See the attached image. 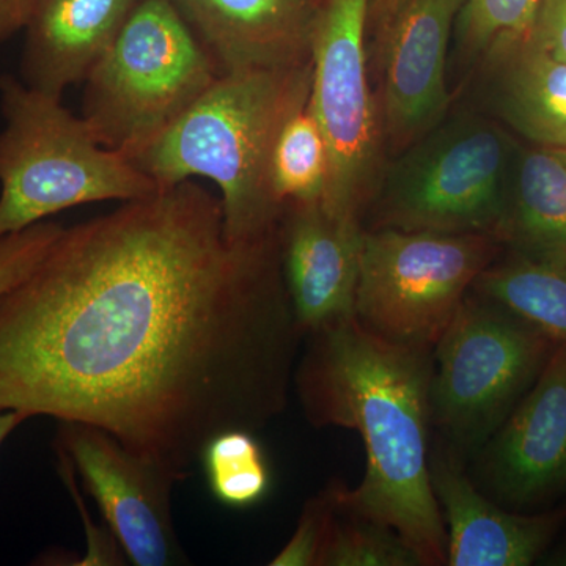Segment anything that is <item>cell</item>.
Returning <instances> with one entry per match:
<instances>
[{
  "instance_id": "1",
  "label": "cell",
  "mask_w": 566,
  "mask_h": 566,
  "mask_svg": "<svg viewBox=\"0 0 566 566\" xmlns=\"http://www.w3.org/2000/svg\"><path fill=\"white\" fill-rule=\"evenodd\" d=\"M304 334L279 232L234 244L197 182L63 229L0 297V409L102 428L188 474L281 416Z\"/></svg>"
},
{
  "instance_id": "13",
  "label": "cell",
  "mask_w": 566,
  "mask_h": 566,
  "mask_svg": "<svg viewBox=\"0 0 566 566\" xmlns=\"http://www.w3.org/2000/svg\"><path fill=\"white\" fill-rule=\"evenodd\" d=\"M465 0H401L379 39L385 129L395 144L427 136L449 109L447 51Z\"/></svg>"
},
{
  "instance_id": "16",
  "label": "cell",
  "mask_w": 566,
  "mask_h": 566,
  "mask_svg": "<svg viewBox=\"0 0 566 566\" xmlns=\"http://www.w3.org/2000/svg\"><path fill=\"white\" fill-rule=\"evenodd\" d=\"M140 0H35L25 25L20 80L62 96L84 82Z\"/></svg>"
},
{
  "instance_id": "2",
  "label": "cell",
  "mask_w": 566,
  "mask_h": 566,
  "mask_svg": "<svg viewBox=\"0 0 566 566\" xmlns=\"http://www.w3.org/2000/svg\"><path fill=\"white\" fill-rule=\"evenodd\" d=\"M305 338L294 370L305 417L315 427L357 431L364 442L363 482L342 485V504L395 528L423 566L446 565L430 475L433 349L389 340L356 315Z\"/></svg>"
},
{
  "instance_id": "29",
  "label": "cell",
  "mask_w": 566,
  "mask_h": 566,
  "mask_svg": "<svg viewBox=\"0 0 566 566\" xmlns=\"http://www.w3.org/2000/svg\"><path fill=\"white\" fill-rule=\"evenodd\" d=\"M29 417L20 411H11V409H0V446L6 442L18 427L28 422Z\"/></svg>"
},
{
  "instance_id": "4",
  "label": "cell",
  "mask_w": 566,
  "mask_h": 566,
  "mask_svg": "<svg viewBox=\"0 0 566 566\" xmlns=\"http://www.w3.org/2000/svg\"><path fill=\"white\" fill-rule=\"evenodd\" d=\"M0 238L96 202H133L161 191L126 156L103 147L62 96L0 76Z\"/></svg>"
},
{
  "instance_id": "21",
  "label": "cell",
  "mask_w": 566,
  "mask_h": 566,
  "mask_svg": "<svg viewBox=\"0 0 566 566\" xmlns=\"http://www.w3.org/2000/svg\"><path fill=\"white\" fill-rule=\"evenodd\" d=\"M329 177V147L311 98L286 120L275 142L271 180L279 203L322 200Z\"/></svg>"
},
{
  "instance_id": "3",
  "label": "cell",
  "mask_w": 566,
  "mask_h": 566,
  "mask_svg": "<svg viewBox=\"0 0 566 566\" xmlns=\"http://www.w3.org/2000/svg\"><path fill=\"white\" fill-rule=\"evenodd\" d=\"M312 62L221 74L191 109L129 158L161 189L192 178L218 186L223 230L234 244L279 232L271 164L286 120L311 98Z\"/></svg>"
},
{
  "instance_id": "25",
  "label": "cell",
  "mask_w": 566,
  "mask_h": 566,
  "mask_svg": "<svg viewBox=\"0 0 566 566\" xmlns=\"http://www.w3.org/2000/svg\"><path fill=\"white\" fill-rule=\"evenodd\" d=\"M62 232L61 223L43 221L0 238V297L31 273Z\"/></svg>"
},
{
  "instance_id": "28",
  "label": "cell",
  "mask_w": 566,
  "mask_h": 566,
  "mask_svg": "<svg viewBox=\"0 0 566 566\" xmlns=\"http://www.w3.org/2000/svg\"><path fill=\"white\" fill-rule=\"evenodd\" d=\"M401 0H370L368 6V25L375 31L376 39H381L387 24L392 20Z\"/></svg>"
},
{
  "instance_id": "27",
  "label": "cell",
  "mask_w": 566,
  "mask_h": 566,
  "mask_svg": "<svg viewBox=\"0 0 566 566\" xmlns=\"http://www.w3.org/2000/svg\"><path fill=\"white\" fill-rule=\"evenodd\" d=\"M35 0H0V48L24 32Z\"/></svg>"
},
{
  "instance_id": "6",
  "label": "cell",
  "mask_w": 566,
  "mask_h": 566,
  "mask_svg": "<svg viewBox=\"0 0 566 566\" xmlns=\"http://www.w3.org/2000/svg\"><path fill=\"white\" fill-rule=\"evenodd\" d=\"M556 345L502 305L465 294L433 348V423L457 449H483Z\"/></svg>"
},
{
  "instance_id": "10",
  "label": "cell",
  "mask_w": 566,
  "mask_h": 566,
  "mask_svg": "<svg viewBox=\"0 0 566 566\" xmlns=\"http://www.w3.org/2000/svg\"><path fill=\"white\" fill-rule=\"evenodd\" d=\"M55 450L69 458L129 564H186L172 513L174 486L185 475L88 423L59 422Z\"/></svg>"
},
{
  "instance_id": "9",
  "label": "cell",
  "mask_w": 566,
  "mask_h": 566,
  "mask_svg": "<svg viewBox=\"0 0 566 566\" xmlns=\"http://www.w3.org/2000/svg\"><path fill=\"white\" fill-rule=\"evenodd\" d=\"M316 3L311 103L329 147L322 203L335 214L360 219L379 161V125L365 52L370 0Z\"/></svg>"
},
{
  "instance_id": "8",
  "label": "cell",
  "mask_w": 566,
  "mask_h": 566,
  "mask_svg": "<svg viewBox=\"0 0 566 566\" xmlns=\"http://www.w3.org/2000/svg\"><path fill=\"white\" fill-rule=\"evenodd\" d=\"M510 167L512 144L494 123L461 118L430 132L389 174L376 227L495 237Z\"/></svg>"
},
{
  "instance_id": "5",
  "label": "cell",
  "mask_w": 566,
  "mask_h": 566,
  "mask_svg": "<svg viewBox=\"0 0 566 566\" xmlns=\"http://www.w3.org/2000/svg\"><path fill=\"white\" fill-rule=\"evenodd\" d=\"M221 76L166 0H140L85 77L82 115L103 145L132 158Z\"/></svg>"
},
{
  "instance_id": "11",
  "label": "cell",
  "mask_w": 566,
  "mask_h": 566,
  "mask_svg": "<svg viewBox=\"0 0 566 566\" xmlns=\"http://www.w3.org/2000/svg\"><path fill=\"white\" fill-rule=\"evenodd\" d=\"M483 475L501 501L539 504L566 493V344H557L485 444Z\"/></svg>"
},
{
  "instance_id": "14",
  "label": "cell",
  "mask_w": 566,
  "mask_h": 566,
  "mask_svg": "<svg viewBox=\"0 0 566 566\" xmlns=\"http://www.w3.org/2000/svg\"><path fill=\"white\" fill-rule=\"evenodd\" d=\"M219 73L312 62L316 0H166Z\"/></svg>"
},
{
  "instance_id": "15",
  "label": "cell",
  "mask_w": 566,
  "mask_h": 566,
  "mask_svg": "<svg viewBox=\"0 0 566 566\" xmlns=\"http://www.w3.org/2000/svg\"><path fill=\"white\" fill-rule=\"evenodd\" d=\"M431 486L444 520L446 565L527 566L553 542L564 512L520 515L480 493L450 450L430 457Z\"/></svg>"
},
{
  "instance_id": "26",
  "label": "cell",
  "mask_w": 566,
  "mask_h": 566,
  "mask_svg": "<svg viewBox=\"0 0 566 566\" xmlns=\"http://www.w3.org/2000/svg\"><path fill=\"white\" fill-rule=\"evenodd\" d=\"M524 43L566 63V0H539Z\"/></svg>"
},
{
  "instance_id": "19",
  "label": "cell",
  "mask_w": 566,
  "mask_h": 566,
  "mask_svg": "<svg viewBox=\"0 0 566 566\" xmlns=\"http://www.w3.org/2000/svg\"><path fill=\"white\" fill-rule=\"evenodd\" d=\"M475 293L502 305L556 344H566V264L516 253L488 266Z\"/></svg>"
},
{
  "instance_id": "17",
  "label": "cell",
  "mask_w": 566,
  "mask_h": 566,
  "mask_svg": "<svg viewBox=\"0 0 566 566\" xmlns=\"http://www.w3.org/2000/svg\"><path fill=\"white\" fill-rule=\"evenodd\" d=\"M495 238L521 255L566 264V150L536 145L520 156Z\"/></svg>"
},
{
  "instance_id": "30",
  "label": "cell",
  "mask_w": 566,
  "mask_h": 566,
  "mask_svg": "<svg viewBox=\"0 0 566 566\" xmlns=\"http://www.w3.org/2000/svg\"><path fill=\"white\" fill-rule=\"evenodd\" d=\"M316 2H318V0H316Z\"/></svg>"
},
{
  "instance_id": "23",
  "label": "cell",
  "mask_w": 566,
  "mask_h": 566,
  "mask_svg": "<svg viewBox=\"0 0 566 566\" xmlns=\"http://www.w3.org/2000/svg\"><path fill=\"white\" fill-rule=\"evenodd\" d=\"M539 0H465L460 13L465 46L502 63L523 46Z\"/></svg>"
},
{
  "instance_id": "22",
  "label": "cell",
  "mask_w": 566,
  "mask_h": 566,
  "mask_svg": "<svg viewBox=\"0 0 566 566\" xmlns=\"http://www.w3.org/2000/svg\"><path fill=\"white\" fill-rule=\"evenodd\" d=\"M340 491L319 566H423L395 528L346 509Z\"/></svg>"
},
{
  "instance_id": "7",
  "label": "cell",
  "mask_w": 566,
  "mask_h": 566,
  "mask_svg": "<svg viewBox=\"0 0 566 566\" xmlns=\"http://www.w3.org/2000/svg\"><path fill=\"white\" fill-rule=\"evenodd\" d=\"M495 241L392 227L364 232L354 315L389 340L433 349L490 266Z\"/></svg>"
},
{
  "instance_id": "24",
  "label": "cell",
  "mask_w": 566,
  "mask_h": 566,
  "mask_svg": "<svg viewBox=\"0 0 566 566\" xmlns=\"http://www.w3.org/2000/svg\"><path fill=\"white\" fill-rule=\"evenodd\" d=\"M338 485L327 486L323 493L304 505L300 523L290 542L270 562L271 566H319L327 531L337 509Z\"/></svg>"
},
{
  "instance_id": "12",
  "label": "cell",
  "mask_w": 566,
  "mask_h": 566,
  "mask_svg": "<svg viewBox=\"0 0 566 566\" xmlns=\"http://www.w3.org/2000/svg\"><path fill=\"white\" fill-rule=\"evenodd\" d=\"M364 232L360 219L335 214L322 200L283 208V281L304 337L354 315Z\"/></svg>"
},
{
  "instance_id": "18",
  "label": "cell",
  "mask_w": 566,
  "mask_h": 566,
  "mask_svg": "<svg viewBox=\"0 0 566 566\" xmlns=\"http://www.w3.org/2000/svg\"><path fill=\"white\" fill-rule=\"evenodd\" d=\"M502 65L505 122L536 145L566 150V63L523 43Z\"/></svg>"
},
{
  "instance_id": "20",
  "label": "cell",
  "mask_w": 566,
  "mask_h": 566,
  "mask_svg": "<svg viewBox=\"0 0 566 566\" xmlns=\"http://www.w3.org/2000/svg\"><path fill=\"white\" fill-rule=\"evenodd\" d=\"M200 460L210 493L223 506L249 510L273 490L270 458L255 431L232 428L212 436Z\"/></svg>"
}]
</instances>
